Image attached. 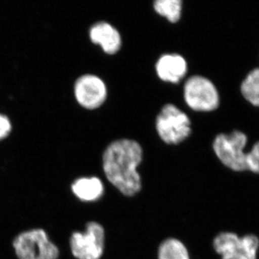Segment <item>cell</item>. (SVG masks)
I'll return each instance as SVG.
<instances>
[{"label": "cell", "mask_w": 259, "mask_h": 259, "mask_svg": "<svg viewBox=\"0 0 259 259\" xmlns=\"http://www.w3.org/2000/svg\"><path fill=\"white\" fill-rule=\"evenodd\" d=\"M142 159L143 149L137 141H113L107 146L102 157L107 180L124 195L131 197L139 193L142 183L137 168Z\"/></svg>", "instance_id": "cell-1"}, {"label": "cell", "mask_w": 259, "mask_h": 259, "mask_svg": "<svg viewBox=\"0 0 259 259\" xmlns=\"http://www.w3.org/2000/svg\"><path fill=\"white\" fill-rule=\"evenodd\" d=\"M246 135L238 131L218 134L213 140V152L219 161L234 172L249 171L251 151Z\"/></svg>", "instance_id": "cell-2"}, {"label": "cell", "mask_w": 259, "mask_h": 259, "mask_svg": "<svg viewBox=\"0 0 259 259\" xmlns=\"http://www.w3.org/2000/svg\"><path fill=\"white\" fill-rule=\"evenodd\" d=\"M184 97L192 110L210 113L219 108L221 95L214 82L203 75H193L186 81Z\"/></svg>", "instance_id": "cell-3"}, {"label": "cell", "mask_w": 259, "mask_h": 259, "mask_svg": "<svg viewBox=\"0 0 259 259\" xmlns=\"http://www.w3.org/2000/svg\"><path fill=\"white\" fill-rule=\"evenodd\" d=\"M156 131L167 144H179L192 133V123L188 115L173 104H166L158 113Z\"/></svg>", "instance_id": "cell-4"}, {"label": "cell", "mask_w": 259, "mask_h": 259, "mask_svg": "<svg viewBox=\"0 0 259 259\" xmlns=\"http://www.w3.org/2000/svg\"><path fill=\"white\" fill-rule=\"evenodd\" d=\"M13 247L19 259H58L59 248L42 229L25 231L17 236Z\"/></svg>", "instance_id": "cell-5"}, {"label": "cell", "mask_w": 259, "mask_h": 259, "mask_svg": "<svg viewBox=\"0 0 259 259\" xmlns=\"http://www.w3.org/2000/svg\"><path fill=\"white\" fill-rule=\"evenodd\" d=\"M213 248L222 259H257L259 238L253 234L240 237L233 232H222L214 238Z\"/></svg>", "instance_id": "cell-6"}, {"label": "cell", "mask_w": 259, "mask_h": 259, "mask_svg": "<svg viewBox=\"0 0 259 259\" xmlns=\"http://www.w3.org/2000/svg\"><path fill=\"white\" fill-rule=\"evenodd\" d=\"M105 237V230L100 223H88L84 232H75L71 237L73 255L78 259H100L103 254Z\"/></svg>", "instance_id": "cell-7"}, {"label": "cell", "mask_w": 259, "mask_h": 259, "mask_svg": "<svg viewBox=\"0 0 259 259\" xmlns=\"http://www.w3.org/2000/svg\"><path fill=\"white\" fill-rule=\"evenodd\" d=\"M74 94L81 106L88 110H95L106 100L107 90L105 82L99 76L84 74L75 82Z\"/></svg>", "instance_id": "cell-8"}, {"label": "cell", "mask_w": 259, "mask_h": 259, "mask_svg": "<svg viewBox=\"0 0 259 259\" xmlns=\"http://www.w3.org/2000/svg\"><path fill=\"white\" fill-rule=\"evenodd\" d=\"M92 42L100 46L107 54L112 55L118 52L122 46V38L118 30L107 22L94 24L90 30Z\"/></svg>", "instance_id": "cell-9"}, {"label": "cell", "mask_w": 259, "mask_h": 259, "mask_svg": "<svg viewBox=\"0 0 259 259\" xmlns=\"http://www.w3.org/2000/svg\"><path fill=\"white\" fill-rule=\"evenodd\" d=\"M187 61L180 54H164L158 59L156 64L158 77L166 82H180L187 74Z\"/></svg>", "instance_id": "cell-10"}, {"label": "cell", "mask_w": 259, "mask_h": 259, "mask_svg": "<svg viewBox=\"0 0 259 259\" xmlns=\"http://www.w3.org/2000/svg\"><path fill=\"white\" fill-rule=\"evenodd\" d=\"M73 193L84 202H95L104 194L103 184L97 177H83L75 181L71 186Z\"/></svg>", "instance_id": "cell-11"}, {"label": "cell", "mask_w": 259, "mask_h": 259, "mask_svg": "<svg viewBox=\"0 0 259 259\" xmlns=\"http://www.w3.org/2000/svg\"><path fill=\"white\" fill-rule=\"evenodd\" d=\"M241 93L245 101L259 108V67L251 70L241 85Z\"/></svg>", "instance_id": "cell-12"}, {"label": "cell", "mask_w": 259, "mask_h": 259, "mask_svg": "<svg viewBox=\"0 0 259 259\" xmlns=\"http://www.w3.org/2000/svg\"><path fill=\"white\" fill-rule=\"evenodd\" d=\"M158 259H190V257L182 242L175 238H168L160 245Z\"/></svg>", "instance_id": "cell-13"}, {"label": "cell", "mask_w": 259, "mask_h": 259, "mask_svg": "<svg viewBox=\"0 0 259 259\" xmlns=\"http://www.w3.org/2000/svg\"><path fill=\"white\" fill-rule=\"evenodd\" d=\"M155 11L172 23L180 20L182 11V0H156L153 3Z\"/></svg>", "instance_id": "cell-14"}, {"label": "cell", "mask_w": 259, "mask_h": 259, "mask_svg": "<svg viewBox=\"0 0 259 259\" xmlns=\"http://www.w3.org/2000/svg\"><path fill=\"white\" fill-rule=\"evenodd\" d=\"M10 121L6 116L0 114V140L5 139L11 131Z\"/></svg>", "instance_id": "cell-15"}]
</instances>
